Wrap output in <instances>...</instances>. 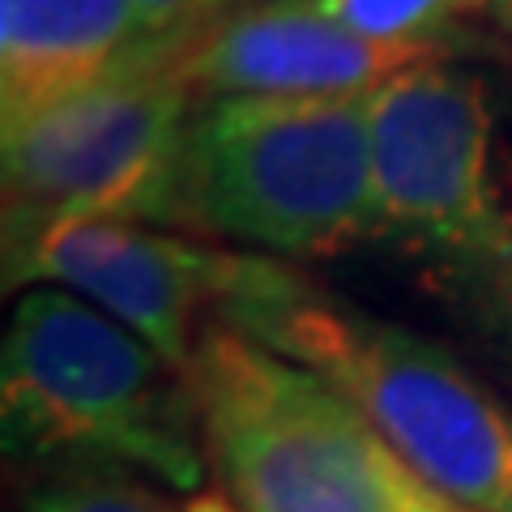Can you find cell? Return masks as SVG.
Instances as JSON below:
<instances>
[{
	"instance_id": "obj_1",
	"label": "cell",
	"mask_w": 512,
	"mask_h": 512,
	"mask_svg": "<svg viewBox=\"0 0 512 512\" xmlns=\"http://www.w3.org/2000/svg\"><path fill=\"white\" fill-rule=\"evenodd\" d=\"M218 325L333 384L444 500L512 512V406L402 325L342 308L278 256H235Z\"/></svg>"
},
{
	"instance_id": "obj_2",
	"label": "cell",
	"mask_w": 512,
	"mask_h": 512,
	"mask_svg": "<svg viewBox=\"0 0 512 512\" xmlns=\"http://www.w3.org/2000/svg\"><path fill=\"white\" fill-rule=\"evenodd\" d=\"M5 453L56 466H120L197 491L210 453L188 376L90 299L30 286L0 350Z\"/></svg>"
},
{
	"instance_id": "obj_3",
	"label": "cell",
	"mask_w": 512,
	"mask_h": 512,
	"mask_svg": "<svg viewBox=\"0 0 512 512\" xmlns=\"http://www.w3.org/2000/svg\"><path fill=\"white\" fill-rule=\"evenodd\" d=\"M163 227L265 256H333L380 239L367 99L201 103Z\"/></svg>"
},
{
	"instance_id": "obj_4",
	"label": "cell",
	"mask_w": 512,
	"mask_h": 512,
	"mask_svg": "<svg viewBox=\"0 0 512 512\" xmlns=\"http://www.w3.org/2000/svg\"><path fill=\"white\" fill-rule=\"evenodd\" d=\"M184 376L235 512H470L427 487L333 384L244 333L210 325Z\"/></svg>"
},
{
	"instance_id": "obj_5",
	"label": "cell",
	"mask_w": 512,
	"mask_h": 512,
	"mask_svg": "<svg viewBox=\"0 0 512 512\" xmlns=\"http://www.w3.org/2000/svg\"><path fill=\"white\" fill-rule=\"evenodd\" d=\"M197 111L180 43H141L94 90L5 133V256L56 222H167Z\"/></svg>"
},
{
	"instance_id": "obj_6",
	"label": "cell",
	"mask_w": 512,
	"mask_h": 512,
	"mask_svg": "<svg viewBox=\"0 0 512 512\" xmlns=\"http://www.w3.org/2000/svg\"><path fill=\"white\" fill-rule=\"evenodd\" d=\"M380 239L444 261L457 278L512 282V201L495 171L483 77L423 60L367 94Z\"/></svg>"
},
{
	"instance_id": "obj_7",
	"label": "cell",
	"mask_w": 512,
	"mask_h": 512,
	"mask_svg": "<svg viewBox=\"0 0 512 512\" xmlns=\"http://www.w3.org/2000/svg\"><path fill=\"white\" fill-rule=\"evenodd\" d=\"M239 252L150 231L141 222L73 218L5 256V286H60L86 295L188 372L201 312H218Z\"/></svg>"
},
{
	"instance_id": "obj_8",
	"label": "cell",
	"mask_w": 512,
	"mask_h": 512,
	"mask_svg": "<svg viewBox=\"0 0 512 512\" xmlns=\"http://www.w3.org/2000/svg\"><path fill=\"white\" fill-rule=\"evenodd\" d=\"M436 56H448V47L367 39L303 0H252L184 39V73L197 103L367 99Z\"/></svg>"
},
{
	"instance_id": "obj_9",
	"label": "cell",
	"mask_w": 512,
	"mask_h": 512,
	"mask_svg": "<svg viewBox=\"0 0 512 512\" xmlns=\"http://www.w3.org/2000/svg\"><path fill=\"white\" fill-rule=\"evenodd\" d=\"M141 43L133 0H0V133L94 90Z\"/></svg>"
},
{
	"instance_id": "obj_10",
	"label": "cell",
	"mask_w": 512,
	"mask_h": 512,
	"mask_svg": "<svg viewBox=\"0 0 512 512\" xmlns=\"http://www.w3.org/2000/svg\"><path fill=\"white\" fill-rule=\"evenodd\" d=\"M26 512H184L154 478L120 466H60L26 491Z\"/></svg>"
},
{
	"instance_id": "obj_11",
	"label": "cell",
	"mask_w": 512,
	"mask_h": 512,
	"mask_svg": "<svg viewBox=\"0 0 512 512\" xmlns=\"http://www.w3.org/2000/svg\"><path fill=\"white\" fill-rule=\"evenodd\" d=\"M316 13L342 22L346 30L384 43H440V35L461 13H470L487 0H303Z\"/></svg>"
},
{
	"instance_id": "obj_12",
	"label": "cell",
	"mask_w": 512,
	"mask_h": 512,
	"mask_svg": "<svg viewBox=\"0 0 512 512\" xmlns=\"http://www.w3.org/2000/svg\"><path fill=\"white\" fill-rule=\"evenodd\" d=\"M133 13L146 43H180L231 13V0H133Z\"/></svg>"
},
{
	"instance_id": "obj_13",
	"label": "cell",
	"mask_w": 512,
	"mask_h": 512,
	"mask_svg": "<svg viewBox=\"0 0 512 512\" xmlns=\"http://www.w3.org/2000/svg\"><path fill=\"white\" fill-rule=\"evenodd\" d=\"M487 9H491V18L500 22V30L512 39V0H487Z\"/></svg>"
},
{
	"instance_id": "obj_14",
	"label": "cell",
	"mask_w": 512,
	"mask_h": 512,
	"mask_svg": "<svg viewBox=\"0 0 512 512\" xmlns=\"http://www.w3.org/2000/svg\"><path fill=\"white\" fill-rule=\"evenodd\" d=\"M248 5H252V0H248Z\"/></svg>"
}]
</instances>
